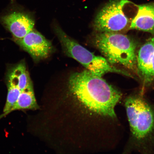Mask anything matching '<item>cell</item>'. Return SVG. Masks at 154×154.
Returning a JSON list of instances; mask_svg holds the SVG:
<instances>
[{"instance_id": "8", "label": "cell", "mask_w": 154, "mask_h": 154, "mask_svg": "<svg viewBox=\"0 0 154 154\" xmlns=\"http://www.w3.org/2000/svg\"><path fill=\"white\" fill-rule=\"evenodd\" d=\"M154 52V35L142 46L137 55V75L141 80V91L150 89L154 83L152 79V61Z\"/></svg>"}, {"instance_id": "13", "label": "cell", "mask_w": 154, "mask_h": 154, "mask_svg": "<svg viewBox=\"0 0 154 154\" xmlns=\"http://www.w3.org/2000/svg\"><path fill=\"white\" fill-rule=\"evenodd\" d=\"M152 79L154 84V52L153 57L152 61Z\"/></svg>"}, {"instance_id": "6", "label": "cell", "mask_w": 154, "mask_h": 154, "mask_svg": "<svg viewBox=\"0 0 154 154\" xmlns=\"http://www.w3.org/2000/svg\"><path fill=\"white\" fill-rule=\"evenodd\" d=\"M0 23L15 39L23 38L34 29L35 25L29 14L14 8L0 15Z\"/></svg>"}, {"instance_id": "5", "label": "cell", "mask_w": 154, "mask_h": 154, "mask_svg": "<svg viewBox=\"0 0 154 154\" xmlns=\"http://www.w3.org/2000/svg\"><path fill=\"white\" fill-rule=\"evenodd\" d=\"M127 0H112L102 8L94 19V29L97 32H117L128 27L130 19L124 11Z\"/></svg>"}, {"instance_id": "4", "label": "cell", "mask_w": 154, "mask_h": 154, "mask_svg": "<svg viewBox=\"0 0 154 154\" xmlns=\"http://www.w3.org/2000/svg\"><path fill=\"white\" fill-rule=\"evenodd\" d=\"M55 31L66 54L82 64L93 74L100 77L107 73H115L133 78L130 73L109 63L105 58L96 56L69 37L58 26Z\"/></svg>"}, {"instance_id": "3", "label": "cell", "mask_w": 154, "mask_h": 154, "mask_svg": "<svg viewBox=\"0 0 154 154\" xmlns=\"http://www.w3.org/2000/svg\"><path fill=\"white\" fill-rule=\"evenodd\" d=\"M93 42L111 64L122 65L137 74V45L134 40L117 32H98Z\"/></svg>"}, {"instance_id": "9", "label": "cell", "mask_w": 154, "mask_h": 154, "mask_svg": "<svg viewBox=\"0 0 154 154\" xmlns=\"http://www.w3.org/2000/svg\"><path fill=\"white\" fill-rule=\"evenodd\" d=\"M138 11L129 29L149 32L154 35V2L136 6Z\"/></svg>"}, {"instance_id": "2", "label": "cell", "mask_w": 154, "mask_h": 154, "mask_svg": "<svg viewBox=\"0 0 154 154\" xmlns=\"http://www.w3.org/2000/svg\"><path fill=\"white\" fill-rule=\"evenodd\" d=\"M143 93L128 96L125 105L130 128V149L149 153L154 144V106Z\"/></svg>"}, {"instance_id": "7", "label": "cell", "mask_w": 154, "mask_h": 154, "mask_svg": "<svg viewBox=\"0 0 154 154\" xmlns=\"http://www.w3.org/2000/svg\"><path fill=\"white\" fill-rule=\"evenodd\" d=\"M11 39L36 61L47 58L54 49L51 42L34 29L23 38Z\"/></svg>"}, {"instance_id": "12", "label": "cell", "mask_w": 154, "mask_h": 154, "mask_svg": "<svg viewBox=\"0 0 154 154\" xmlns=\"http://www.w3.org/2000/svg\"><path fill=\"white\" fill-rule=\"evenodd\" d=\"M5 81L8 89L7 99L3 113L0 116V119L10 113L11 109L16 103L21 92L12 79L5 76Z\"/></svg>"}, {"instance_id": "1", "label": "cell", "mask_w": 154, "mask_h": 154, "mask_svg": "<svg viewBox=\"0 0 154 154\" xmlns=\"http://www.w3.org/2000/svg\"><path fill=\"white\" fill-rule=\"evenodd\" d=\"M70 91L88 110L106 118H116L115 107L122 94L100 77L86 70L71 75Z\"/></svg>"}, {"instance_id": "10", "label": "cell", "mask_w": 154, "mask_h": 154, "mask_svg": "<svg viewBox=\"0 0 154 154\" xmlns=\"http://www.w3.org/2000/svg\"><path fill=\"white\" fill-rule=\"evenodd\" d=\"M6 75L10 77L16 83L21 91L33 87L25 61L8 66Z\"/></svg>"}, {"instance_id": "11", "label": "cell", "mask_w": 154, "mask_h": 154, "mask_svg": "<svg viewBox=\"0 0 154 154\" xmlns=\"http://www.w3.org/2000/svg\"><path fill=\"white\" fill-rule=\"evenodd\" d=\"M39 107L36 102L32 87L26 88L21 91L16 103L11 109L10 112L21 109H36Z\"/></svg>"}]
</instances>
